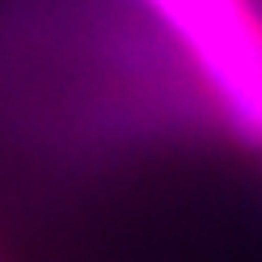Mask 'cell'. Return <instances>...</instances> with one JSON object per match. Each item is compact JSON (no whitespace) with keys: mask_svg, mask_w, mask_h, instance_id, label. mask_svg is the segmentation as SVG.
Listing matches in <instances>:
<instances>
[{"mask_svg":"<svg viewBox=\"0 0 262 262\" xmlns=\"http://www.w3.org/2000/svg\"><path fill=\"white\" fill-rule=\"evenodd\" d=\"M211 93L237 140L262 144V13L254 0H136Z\"/></svg>","mask_w":262,"mask_h":262,"instance_id":"cell-1","label":"cell"}]
</instances>
